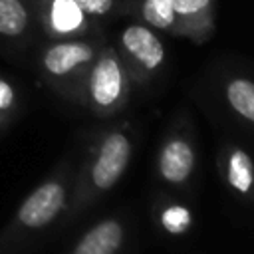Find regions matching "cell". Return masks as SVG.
Segmentation results:
<instances>
[{
  "label": "cell",
  "instance_id": "2",
  "mask_svg": "<svg viewBox=\"0 0 254 254\" xmlns=\"http://www.w3.org/2000/svg\"><path fill=\"white\" fill-rule=\"evenodd\" d=\"M123 67L113 50H105L95 58L89 73V97L97 107H111L123 93Z\"/></svg>",
  "mask_w": 254,
  "mask_h": 254
},
{
  "label": "cell",
  "instance_id": "8",
  "mask_svg": "<svg viewBox=\"0 0 254 254\" xmlns=\"http://www.w3.org/2000/svg\"><path fill=\"white\" fill-rule=\"evenodd\" d=\"M123 238V230L113 220L93 226L73 248V254H115Z\"/></svg>",
  "mask_w": 254,
  "mask_h": 254
},
{
  "label": "cell",
  "instance_id": "11",
  "mask_svg": "<svg viewBox=\"0 0 254 254\" xmlns=\"http://www.w3.org/2000/svg\"><path fill=\"white\" fill-rule=\"evenodd\" d=\"M141 14L147 26L177 34V14H175L173 0H143Z\"/></svg>",
  "mask_w": 254,
  "mask_h": 254
},
{
  "label": "cell",
  "instance_id": "10",
  "mask_svg": "<svg viewBox=\"0 0 254 254\" xmlns=\"http://www.w3.org/2000/svg\"><path fill=\"white\" fill-rule=\"evenodd\" d=\"M28 24H30V16L22 0H0V36L6 38L22 36Z\"/></svg>",
  "mask_w": 254,
  "mask_h": 254
},
{
  "label": "cell",
  "instance_id": "1",
  "mask_svg": "<svg viewBox=\"0 0 254 254\" xmlns=\"http://www.w3.org/2000/svg\"><path fill=\"white\" fill-rule=\"evenodd\" d=\"M65 206V187L60 179H48L38 185L18 206L10 222L0 232V254H10L16 244L32 232L46 228Z\"/></svg>",
  "mask_w": 254,
  "mask_h": 254
},
{
  "label": "cell",
  "instance_id": "6",
  "mask_svg": "<svg viewBox=\"0 0 254 254\" xmlns=\"http://www.w3.org/2000/svg\"><path fill=\"white\" fill-rule=\"evenodd\" d=\"M177 14V36L204 40L212 30V0H173Z\"/></svg>",
  "mask_w": 254,
  "mask_h": 254
},
{
  "label": "cell",
  "instance_id": "16",
  "mask_svg": "<svg viewBox=\"0 0 254 254\" xmlns=\"http://www.w3.org/2000/svg\"><path fill=\"white\" fill-rule=\"evenodd\" d=\"M87 16H105L113 10L115 0H75Z\"/></svg>",
  "mask_w": 254,
  "mask_h": 254
},
{
  "label": "cell",
  "instance_id": "13",
  "mask_svg": "<svg viewBox=\"0 0 254 254\" xmlns=\"http://www.w3.org/2000/svg\"><path fill=\"white\" fill-rule=\"evenodd\" d=\"M228 181L234 189L240 192H248L254 181L252 173V161L244 151H234L230 157V167H228Z\"/></svg>",
  "mask_w": 254,
  "mask_h": 254
},
{
  "label": "cell",
  "instance_id": "12",
  "mask_svg": "<svg viewBox=\"0 0 254 254\" xmlns=\"http://www.w3.org/2000/svg\"><path fill=\"white\" fill-rule=\"evenodd\" d=\"M226 97L234 111H238L242 117L254 121V83L250 79H232L226 87Z\"/></svg>",
  "mask_w": 254,
  "mask_h": 254
},
{
  "label": "cell",
  "instance_id": "7",
  "mask_svg": "<svg viewBox=\"0 0 254 254\" xmlns=\"http://www.w3.org/2000/svg\"><path fill=\"white\" fill-rule=\"evenodd\" d=\"M46 26L54 36L69 38L85 30L87 14L75 0H48Z\"/></svg>",
  "mask_w": 254,
  "mask_h": 254
},
{
  "label": "cell",
  "instance_id": "17",
  "mask_svg": "<svg viewBox=\"0 0 254 254\" xmlns=\"http://www.w3.org/2000/svg\"><path fill=\"white\" fill-rule=\"evenodd\" d=\"M6 123H8V119H6V117H4V115H0V129H2V127H4V125H6Z\"/></svg>",
  "mask_w": 254,
  "mask_h": 254
},
{
  "label": "cell",
  "instance_id": "4",
  "mask_svg": "<svg viewBox=\"0 0 254 254\" xmlns=\"http://www.w3.org/2000/svg\"><path fill=\"white\" fill-rule=\"evenodd\" d=\"M95 60L91 44L81 40H65L52 44L42 56V67L52 77H65Z\"/></svg>",
  "mask_w": 254,
  "mask_h": 254
},
{
  "label": "cell",
  "instance_id": "3",
  "mask_svg": "<svg viewBox=\"0 0 254 254\" xmlns=\"http://www.w3.org/2000/svg\"><path fill=\"white\" fill-rule=\"evenodd\" d=\"M127 159H129V141L125 135L121 133H113L109 135L93 165H91V183L95 189L103 190V189H109L117 183V179L121 177L125 165H127Z\"/></svg>",
  "mask_w": 254,
  "mask_h": 254
},
{
  "label": "cell",
  "instance_id": "5",
  "mask_svg": "<svg viewBox=\"0 0 254 254\" xmlns=\"http://www.w3.org/2000/svg\"><path fill=\"white\" fill-rule=\"evenodd\" d=\"M121 48L143 69L151 71L163 64L165 48L151 26L131 24L121 32Z\"/></svg>",
  "mask_w": 254,
  "mask_h": 254
},
{
  "label": "cell",
  "instance_id": "9",
  "mask_svg": "<svg viewBox=\"0 0 254 254\" xmlns=\"http://www.w3.org/2000/svg\"><path fill=\"white\" fill-rule=\"evenodd\" d=\"M192 169V151L185 141H171L161 155V173L171 183H181Z\"/></svg>",
  "mask_w": 254,
  "mask_h": 254
},
{
  "label": "cell",
  "instance_id": "15",
  "mask_svg": "<svg viewBox=\"0 0 254 254\" xmlns=\"http://www.w3.org/2000/svg\"><path fill=\"white\" fill-rule=\"evenodd\" d=\"M14 109H16V91L10 81L0 77V115L10 119Z\"/></svg>",
  "mask_w": 254,
  "mask_h": 254
},
{
  "label": "cell",
  "instance_id": "14",
  "mask_svg": "<svg viewBox=\"0 0 254 254\" xmlns=\"http://www.w3.org/2000/svg\"><path fill=\"white\" fill-rule=\"evenodd\" d=\"M190 222V214L183 206H171L163 212V224L169 232H183Z\"/></svg>",
  "mask_w": 254,
  "mask_h": 254
}]
</instances>
